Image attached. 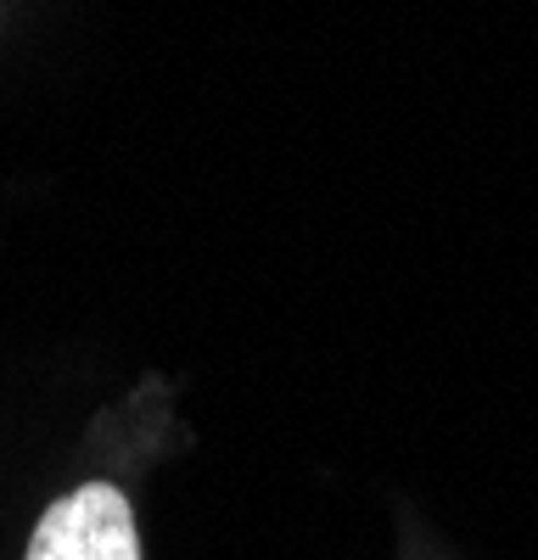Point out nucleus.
I'll use <instances>...</instances> for the list:
<instances>
[{"label": "nucleus", "instance_id": "1", "mask_svg": "<svg viewBox=\"0 0 538 560\" xmlns=\"http://www.w3.org/2000/svg\"><path fill=\"white\" fill-rule=\"evenodd\" d=\"M23 560H141L134 510L113 482H84L45 504Z\"/></svg>", "mask_w": 538, "mask_h": 560}]
</instances>
